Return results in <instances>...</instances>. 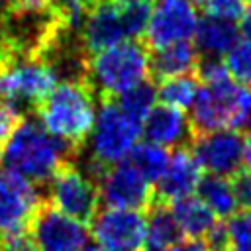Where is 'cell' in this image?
<instances>
[{"label": "cell", "mask_w": 251, "mask_h": 251, "mask_svg": "<svg viewBox=\"0 0 251 251\" xmlns=\"http://www.w3.org/2000/svg\"><path fill=\"white\" fill-rule=\"evenodd\" d=\"M202 180V167L194 159V155L188 149L178 147L157 180V194L159 202H175L184 196H190L194 190H198V184Z\"/></svg>", "instance_id": "14"}, {"label": "cell", "mask_w": 251, "mask_h": 251, "mask_svg": "<svg viewBox=\"0 0 251 251\" xmlns=\"http://www.w3.org/2000/svg\"><path fill=\"white\" fill-rule=\"evenodd\" d=\"M243 137L235 129H216L196 133L190 139L192 155L210 175L229 176L235 175L241 167L243 157Z\"/></svg>", "instance_id": "13"}, {"label": "cell", "mask_w": 251, "mask_h": 251, "mask_svg": "<svg viewBox=\"0 0 251 251\" xmlns=\"http://www.w3.org/2000/svg\"><path fill=\"white\" fill-rule=\"evenodd\" d=\"M198 198L216 214V218H229L237 212V200L227 176L210 175L202 178L198 184Z\"/></svg>", "instance_id": "20"}, {"label": "cell", "mask_w": 251, "mask_h": 251, "mask_svg": "<svg viewBox=\"0 0 251 251\" xmlns=\"http://www.w3.org/2000/svg\"><path fill=\"white\" fill-rule=\"evenodd\" d=\"M194 39V47L198 49V53H202L204 57L220 59L222 55H227L229 49L239 41V27L231 20L206 16L198 22Z\"/></svg>", "instance_id": "16"}, {"label": "cell", "mask_w": 251, "mask_h": 251, "mask_svg": "<svg viewBox=\"0 0 251 251\" xmlns=\"http://www.w3.org/2000/svg\"><path fill=\"white\" fill-rule=\"evenodd\" d=\"M141 133L147 137V141L169 149V147H180L182 143H186L194 131H192L190 120L184 116L182 110L159 104L143 120Z\"/></svg>", "instance_id": "15"}, {"label": "cell", "mask_w": 251, "mask_h": 251, "mask_svg": "<svg viewBox=\"0 0 251 251\" xmlns=\"http://www.w3.org/2000/svg\"><path fill=\"white\" fill-rule=\"evenodd\" d=\"M0 251H37V249L27 233L16 231L0 237Z\"/></svg>", "instance_id": "28"}, {"label": "cell", "mask_w": 251, "mask_h": 251, "mask_svg": "<svg viewBox=\"0 0 251 251\" xmlns=\"http://www.w3.org/2000/svg\"><path fill=\"white\" fill-rule=\"evenodd\" d=\"M18 122H20L18 110L6 102H0V141L12 133V129L16 127Z\"/></svg>", "instance_id": "29"}, {"label": "cell", "mask_w": 251, "mask_h": 251, "mask_svg": "<svg viewBox=\"0 0 251 251\" xmlns=\"http://www.w3.org/2000/svg\"><path fill=\"white\" fill-rule=\"evenodd\" d=\"M149 75V47L137 39H126L122 43L92 53V57L86 61L84 80L104 98H114L145 82Z\"/></svg>", "instance_id": "3"}, {"label": "cell", "mask_w": 251, "mask_h": 251, "mask_svg": "<svg viewBox=\"0 0 251 251\" xmlns=\"http://www.w3.org/2000/svg\"><path fill=\"white\" fill-rule=\"evenodd\" d=\"M47 194L51 206L84 224L94 218L100 202L92 178L67 161L49 176Z\"/></svg>", "instance_id": "7"}, {"label": "cell", "mask_w": 251, "mask_h": 251, "mask_svg": "<svg viewBox=\"0 0 251 251\" xmlns=\"http://www.w3.org/2000/svg\"><path fill=\"white\" fill-rule=\"evenodd\" d=\"M39 124L71 149L80 147L92 129L96 106L92 88L84 78H69L37 104Z\"/></svg>", "instance_id": "1"}, {"label": "cell", "mask_w": 251, "mask_h": 251, "mask_svg": "<svg viewBox=\"0 0 251 251\" xmlns=\"http://www.w3.org/2000/svg\"><path fill=\"white\" fill-rule=\"evenodd\" d=\"M2 2H6V0H0V4H2Z\"/></svg>", "instance_id": "37"}, {"label": "cell", "mask_w": 251, "mask_h": 251, "mask_svg": "<svg viewBox=\"0 0 251 251\" xmlns=\"http://www.w3.org/2000/svg\"><path fill=\"white\" fill-rule=\"evenodd\" d=\"M94 245L102 251H143L145 216L129 208H106L90 220Z\"/></svg>", "instance_id": "9"}, {"label": "cell", "mask_w": 251, "mask_h": 251, "mask_svg": "<svg viewBox=\"0 0 251 251\" xmlns=\"http://www.w3.org/2000/svg\"><path fill=\"white\" fill-rule=\"evenodd\" d=\"M69 149L67 143L51 135L39 122L20 118L12 133L6 137L2 161L6 169L29 178L31 182H43L65 163Z\"/></svg>", "instance_id": "2"}, {"label": "cell", "mask_w": 251, "mask_h": 251, "mask_svg": "<svg viewBox=\"0 0 251 251\" xmlns=\"http://www.w3.org/2000/svg\"><path fill=\"white\" fill-rule=\"evenodd\" d=\"M218 251H226V249H218ZM227 251H229V249H227Z\"/></svg>", "instance_id": "36"}, {"label": "cell", "mask_w": 251, "mask_h": 251, "mask_svg": "<svg viewBox=\"0 0 251 251\" xmlns=\"http://www.w3.org/2000/svg\"><path fill=\"white\" fill-rule=\"evenodd\" d=\"M241 165L245 167V171L251 173V135L243 141V157H241Z\"/></svg>", "instance_id": "32"}, {"label": "cell", "mask_w": 251, "mask_h": 251, "mask_svg": "<svg viewBox=\"0 0 251 251\" xmlns=\"http://www.w3.org/2000/svg\"><path fill=\"white\" fill-rule=\"evenodd\" d=\"M127 159L139 169V173L149 182H157L161 178V175L165 173L171 155L165 147L151 143V141H145V143H137Z\"/></svg>", "instance_id": "22"}, {"label": "cell", "mask_w": 251, "mask_h": 251, "mask_svg": "<svg viewBox=\"0 0 251 251\" xmlns=\"http://www.w3.org/2000/svg\"><path fill=\"white\" fill-rule=\"evenodd\" d=\"M84 251H102V249H98L96 245H86V249Z\"/></svg>", "instance_id": "33"}, {"label": "cell", "mask_w": 251, "mask_h": 251, "mask_svg": "<svg viewBox=\"0 0 251 251\" xmlns=\"http://www.w3.org/2000/svg\"><path fill=\"white\" fill-rule=\"evenodd\" d=\"M167 251H210L208 243L204 239H184V241H176L175 245H171Z\"/></svg>", "instance_id": "30"}, {"label": "cell", "mask_w": 251, "mask_h": 251, "mask_svg": "<svg viewBox=\"0 0 251 251\" xmlns=\"http://www.w3.org/2000/svg\"><path fill=\"white\" fill-rule=\"evenodd\" d=\"M198 67V49L188 41L171 43L155 49L151 55V73L159 78L188 75Z\"/></svg>", "instance_id": "18"}, {"label": "cell", "mask_w": 251, "mask_h": 251, "mask_svg": "<svg viewBox=\"0 0 251 251\" xmlns=\"http://www.w3.org/2000/svg\"><path fill=\"white\" fill-rule=\"evenodd\" d=\"M29 237L37 251H84L88 227L55 206L41 204L29 222Z\"/></svg>", "instance_id": "8"}, {"label": "cell", "mask_w": 251, "mask_h": 251, "mask_svg": "<svg viewBox=\"0 0 251 251\" xmlns=\"http://www.w3.org/2000/svg\"><path fill=\"white\" fill-rule=\"evenodd\" d=\"M224 63L233 80L251 86V39L237 41L226 55Z\"/></svg>", "instance_id": "25"}, {"label": "cell", "mask_w": 251, "mask_h": 251, "mask_svg": "<svg viewBox=\"0 0 251 251\" xmlns=\"http://www.w3.org/2000/svg\"><path fill=\"white\" fill-rule=\"evenodd\" d=\"M0 161H2V149H0Z\"/></svg>", "instance_id": "35"}, {"label": "cell", "mask_w": 251, "mask_h": 251, "mask_svg": "<svg viewBox=\"0 0 251 251\" xmlns=\"http://www.w3.org/2000/svg\"><path fill=\"white\" fill-rule=\"evenodd\" d=\"M190 110V126L194 133L237 129L247 126L251 114V88L231 76L204 82Z\"/></svg>", "instance_id": "4"}, {"label": "cell", "mask_w": 251, "mask_h": 251, "mask_svg": "<svg viewBox=\"0 0 251 251\" xmlns=\"http://www.w3.org/2000/svg\"><path fill=\"white\" fill-rule=\"evenodd\" d=\"M141 137V122L129 116L116 100L106 98L96 110L88 135L90 173L100 175L106 167L126 161Z\"/></svg>", "instance_id": "5"}, {"label": "cell", "mask_w": 251, "mask_h": 251, "mask_svg": "<svg viewBox=\"0 0 251 251\" xmlns=\"http://www.w3.org/2000/svg\"><path fill=\"white\" fill-rule=\"evenodd\" d=\"M98 198L106 208L139 210L153 202V182H149L129 159L106 167L98 175Z\"/></svg>", "instance_id": "10"}, {"label": "cell", "mask_w": 251, "mask_h": 251, "mask_svg": "<svg viewBox=\"0 0 251 251\" xmlns=\"http://www.w3.org/2000/svg\"><path fill=\"white\" fill-rule=\"evenodd\" d=\"M226 229V245L229 251H251V210H239L229 216Z\"/></svg>", "instance_id": "24"}, {"label": "cell", "mask_w": 251, "mask_h": 251, "mask_svg": "<svg viewBox=\"0 0 251 251\" xmlns=\"http://www.w3.org/2000/svg\"><path fill=\"white\" fill-rule=\"evenodd\" d=\"M247 127H249V131H251V114H249V120H247Z\"/></svg>", "instance_id": "34"}, {"label": "cell", "mask_w": 251, "mask_h": 251, "mask_svg": "<svg viewBox=\"0 0 251 251\" xmlns=\"http://www.w3.org/2000/svg\"><path fill=\"white\" fill-rule=\"evenodd\" d=\"M206 12V16H216L224 20H237L245 14L249 2L247 0H198Z\"/></svg>", "instance_id": "26"}, {"label": "cell", "mask_w": 251, "mask_h": 251, "mask_svg": "<svg viewBox=\"0 0 251 251\" xmlns=\"http://www.w3.org/2000/svg\"><path fill=\"white\" fill-rule=\"evenodd\" d=\"M231 186H233L237 206H241L243 210H251V173L237 171L231 178Z\"/></svg>", "instance_id": "27"}, {"label": "cell", "mask_w": 251, "mask_h": 251, "mask_svg": "<svg viewBox=\"0 0 251 251\" xmlns=\"http://www.w3.org/2000/svg\"><path fill=\"white\" fill-rule=\"evenodd\" d=\"M198 22L200 18L194 0H157L143 31L145 45L159 49L171 43L188 41L194 37Z\"/></svg>", "instance_id": "11"}, {"label": "cell", "mask_w": 251, "mask_h": 251, "mask_svg": "<svg viewBox=\"0 0 251 251\" xmlns=\"http://www.w3.org/2000/svg\"><path fill=\"white\" fill-rule=\"evenodd\" d=\"M200 90V82L196 76L190 75H178L161 78V84L157 86V100L165 106H173L176 110H188L192 108L196 96Z\"/></svg>", "instance_id": "21"}, {"label": "cell", "mask_w": 251, "mask_h": 251, "mask_svg": "<svg viewBox=\"0 0 251 251\" xmlns=\"http://www.w3.org/2000/svg\"><path fill=\"white\" fill-rule=\"evenodd\" d=\"M171 212L176 220V226L180 233L194 237V239H204L208 237L214 227L218 226L216 214L198 198V196H184L180 200H175L171 206Z\"/></svg>", "instance_id": "17"}, {"label": "cell", "mask_w": 251, "mask_h": 251, "mask_svg": "<svg viewBox=\"0 0 251 251\" xmlns=\"http://www.w3.org/2000/svg\"><path fill=\"white\" fill-rule=\"evenodd\" d=\"M55 84L57 71L45 57L0 55V102L37 108Z\"/></svg>", "instance_id": "6"}, {"label": "cell", "mask_w": 251, "mask_h": 251, "mask_svg": "<svg viewBox=\"0 0 251 251\" xmlns=\"http://www.w3.org/2000/svg\"><path fill=\"white\" fill-rule=\"evenodd\" d=\"M39 206L35 182L10 169L0 171V237L24 231Z\"/></svg>", "instance_id": "12"}, {"label": "cell", "mask_w": 251, "mask_h": 251, "mask_svg": "<svg viewBox=\"0 0 251 251\" xmlns=\"http://www.w3.org/2000/svg\"><path fill=\"white\" fill-rule=\"evenodd\" d=\"M180 237V229L171 208L165 202L151 206L149 216L145 218V251H167Z\"/></svg>", "instance_id": "19"}, {"label": "cell", "mask_w": 251, "mask_h": 251, "mask_svg": "<svg viewBox=\"0 0 251 251\" xmlns=\"http://www.w3.org/2000/svg\"><path fill=\"white\" fill-rule=\"evenodd\" d=\"M239 31L245 35V39H251V4L247 6L245 14L241 16V27H239Z\"/></svg>", "instance_id": "31"}, {"label": "cell", "mask_w": 251, "mask_h": 251, "mask_svg": "<svg viewBox=\"0 0 251 251\" xmlns=\"http://www.w3.org/2000/svg\"><path fill=\"white\" fill-rule=\"evenodd\" d=\"M157 88L153 84H149L147 80L133 86L131 90L124 92L122 96H118V104L135 120H139L143 124V120L147 118V114L157 106Z\"/></svg>", "instance_id": "23"}]
</instances>
